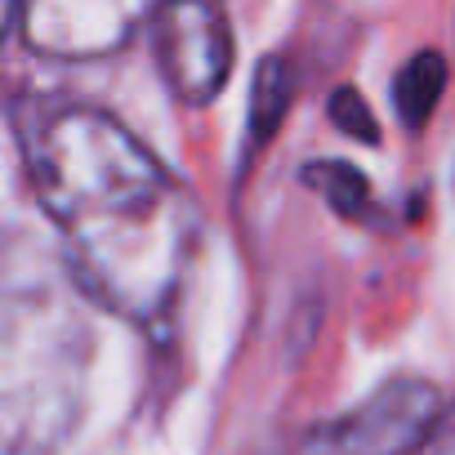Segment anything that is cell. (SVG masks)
I'll return each instance as SVG.
<instances>
[{"label": "cell", "instance_id": "cell-1", "mask_svg": "<svg viewBox=\"0 0 455 455\" xmlns=\"http://www.w3.org/2000/svg\"><path fill=\"white\" fill-rule=\"evenodd\" d=\"M28 170L81 286L130 322L165 317L201 237L192 192L94 108L41 112L28 125Z\"/></svg>", "mask_w": 455, "mask_h": 455}, {"label": "cell", "instance_id": "cell-2", "mask_svg": "<svg viewBox=\"0 0 455 455\" xmlns=\"http://www.w3.org/2000/svg\"><path fill=\"white\" fill-rule=\"evenodd\" d=\"M152 50L179 103L205 108L233 76V32L214 0H161L152 14Z\"/></svg>", "mask_w": 455, "mask_h": 455}, {"label": "cell", "instance_id": "cell-3", "mask_svg": "<svg viewBox=\"0 0 455 455\" xmlns=\"http://www.w3.org/2000/svg\"><path fill=\"white\" fill-rule=\"evenodd\" d=\"M442 415V397L424 379H393L348 415L308 433L299 455H411Z\"/></svg>", "mask_w": 455, "mask_h": 455}, {"label": "cell", "instance_id": "cell-4", "mask_svg": "<svg viewBox=\"0 0 455 455\" xmlns=\"http://www.w3.org/2000/svg\"><path fill=\"white\" fill-rule=\"evenodd\" d=\"M161 0H23L28 45L50 59H99L121 50Z\"/></svg>", "mask_w": 455, "mask_h": 455}, {"label": "cell", "instance_id": "cell-5", "mask_svg": "<svg viewBox=\"0 0 455 455\" xmlns=\"http://www.w3.org/2000/svg\"><path fill=\"white\" fill-rule=\"evenodd\" d=\"M442 90H446V59H442V54L424 50V54L406 59V68H402V72H397V81H393L397 116H402L411 130H419V125L433 116V108H437Z\"/></svg>", "mask_w": 455, "mask_h": 455}, {"label": "cell", "instance_id": "cell-6", "mask_svg": "<svg viewBox=\"0 0 455 455\" xmlns=\"http://www.w3.org/2000/svg\"><path fill=\"white\" fill-rule=\"evenodd\" d=\"M291 68L282 59H264L255 72V90H251V143L264 148L273 139V130L282 125L286 108H291Z\"/></svg>", "mask_w": 455, "mask_h": 455}, {"label": "cell", "instance_id": "cell-7", "mask_svg": "<svg viewBox=\"0 0 455 455\" xmlns=\"http://www.w3.org/2000/svg\"><path fill=\"white\" fill-rule=\"evenodd\" d=\"M304 183L317 188L344 219H366L371 214V188L366 179L344 165V161H317V165H304Z\"/></svg>", "mask_w": 455, "mask_h": 455}, {"label": "cell", "instance_id": "cell-8", "mask_svg": "<svg viewBox=\"0 0 455 455\" xmlns=\"http://www.w3.org/2000/svg\"><path fill=\"white\" fill-rule=\"evenodd\" d=\"M331 121L344 134H357L362 143H375L379 139V125H375V116H371V108H366V99L357 90H335L331 94Z\"/></svg>", "mask_w": 455, "mask_h": 455}, {"label": "cell", "instance_id": "cell-9", "mask_svg": "<svg viewBox=\"0 0 455 455\" xmlns=\"http://www.w3.org/2000/svg\"><path fill=\"white\" fill-rule=\"evenodd\" d=\"M419 455H455V406L437 415V424H433V433L424 437Z\"/></svg>", "mask_w": 455, "mask_h": 455}, {"label": "cell", "instance_id": "cell-10", "mask_svg": "<svg viewBox=\"0 0 455 455\" xmlns=\"http://www.w3.org/2000/svg\"><path fill=\"white\" fill-rule=\"evenodd\" d=\"M10 14H14V0H0V32H5V23H10Z\"/></svg>", "mask_w": 455, "mask_h": 455}]
</instances>
